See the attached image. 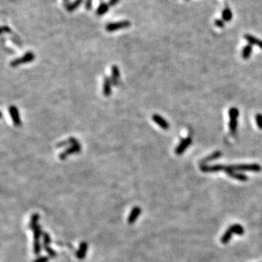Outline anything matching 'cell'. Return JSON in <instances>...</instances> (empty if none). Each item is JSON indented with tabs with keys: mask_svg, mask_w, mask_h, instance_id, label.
<instances>
[{
	"mask_svg": "<svg viewBox=\"0 0 262 262\" xmlns=\"http://www.w3.org/2000/svg\"><path fill=\"white\" fill-rule=\"evenodd\" d=\"M44 250L45 252L48 254V256L50 258H56L57 256V253L53 249L51 248L50 245H43Z\"/></svg>",
	"mask_w": 262,
	"mask_h": 262,
	"instance_id": "d4e9b609",
	"label": "cell"
},
{
	"mask_svg": "<svg viewBox=\"0 0 262 262\" xmlns=\"http://www.w3.org/2000/svg\"><path fill=\"white\" fill-rule=\"evenodd\" d=\"M152 120L155 123L163 130H168L170 128V124L167 121L159 114H154L152 116Z\"/></svg>",
	"mask_w": 262,
	"mask_h": 262,
	"instance_id": "5bb4252c",
	"label": "cell"
},
{
	"mask_svg": "<svg viewBox=\"0 0 262 262\" xmlns=\"http://www.w3.org/2000/svg\"><path fill=\"white\" fill-rule=\"evenodd\" d=\"M232 16H233V15H232V11H231L230 8L226 7V8H225L224 10H223L222 20H223L224 21H230L231 20H232Z\"/></svg>",
	"mask_w": 262,
	"mask_h": 262,
	"instance_id": "7402d4cb",
	"label": "cell"
},
{
	"mask_svg": "<svg viewBox=\"0 0 262 262\" xmlns=\"http://www.w3.org/2000/svg\"><path fill=\"white\" fill-rule=\"evenodd\" d=\"M233 234H234L233 232H232V230L229 228L228 230L224 232V234H223L222 237H221V242L223 243V244H226V243H228L229 242H230L231 238H232V236L233 235Z\"/></svg>",
	"mask_w": 262,
	"mask_h": 262,
	"instance_id": "ffe728a7",
	"label": "cell"
},
{
	"mask_svg": "<svg viewBox=\"0 0 262 262\" xmlns=\"http://www.w3.org/2000/svg\"><path fill=\"white\" fill-rule=\"evenodd\" d=\"M119 2V0H111V1H110V5H111V6H113V5H116V4L118 2Z\"/></svg>",
	"mask_w": 262,
	"mask_h": 262,
	"instance_id": "d6a6232c",
	"label": "cell"
},
{
	"mask_svg": "<svg viewBox=\"0 0 262 262\" xmlns=\"http://www.w3.org/2000/svg\"><path fill=\"white\" fill-rule=\"evenodd\" d=\"M39 214L37 213H34L32 214L30 219V222L29 223V229H30L31 230H33L37 225H39L38 224V221H39Z\"/></svg>",
	"mask_w": 262,
	"mask_h": 262,
	"instance_id": "2e32d148",
	"label": "cell"
},
{
	"mask_svg": "<svg viewBox=\"0 0 262 262\" xmlns=\"http://www.w3.org/2000/svg\"><path fill=\"white\" fill-rule=\"evenodd\" d=\"M52 240L47 232H44L43 235V245H50Z\"/></svg>",
	"mask_w": 262,
	"mask_h": 262,
	"instance_id": "484cf974",
	"label": "cell"
},
{
	"mask_svg": "<svg viewBox=\"0 0 262 262\" xmlns=\"http://www.w3.org/2000/svg\"><path fill=\"white\" fill-rule=\"evenodd\" d=\"M111 78L109 77H104L103 84V94L104 96H109L111 94V86H112Z\"/></svg>",
	"mask_w": 262,
	"mask_h": 262,
	"instance_id": "7c38bea8",
	"label": "cell"
},
{
	"mask_svg": "<svg viewBox=\"0 0 262 262\" xmlns=\"http://www.w3.org/2000/svg\"><path fill=\"white\" fill-rule=\"evenodd\" d=\"M252 49H253L252 45H250V44L245 45V46L243 47V53H242V56H243V59L245 60L248 59L249 57L250 56V55H251V53H252Z\"/></svg>",
	"mask_w": 262,
	"mask_h": 262,
	"instance_id": "44dd1931",
	"label": "cell"
},
{
	"mask_svg": "<svg viewBox=\"0 0 262 262\" xmlns=\"http://www.w3.org/2000/svg\"><path fill=\"white\" fill-rule=\"evenodd\" d=\"M141 208L140 207H133L128 217V223H129V224L131 225L133 224V223L136 221L137 219H138L139 216L141 215Z\"/></svg>",
	"mask_w": 262,
	"mask_h": 262,
	"instance_id": "ba28073f",
	"label": "cell"
},
{
	"mask_svg": "<svg viewBox=\"0 0 262 262\" xmlns=\"http://www.w3.org/2000/svg\"><path fill=\"white\" fill-rule=\"evenodd\" d=\"M87 249H88V244L85 241L81 242L78 250L76 252V257L80 260L85 259L86 253L87 252Z\"/></svg>",
	"mask_w": 262,
	"mask_h": 262,
	"instance_id": "9c48e42d",
	"label": "cell"
},
{
	"mask_svg": "<svg viewBox=\"0 0 262 262\" xmlns=\"http://www.w3.org/2000/svg\"><path fill=\"white\" fill-rule=\"evenodd\" d=\"M9 113H10L11 119L12 120L13 124L16 127H19L21 124V120L20 117L18 109L15 106H11L9 108Z\"/></svg>",
	"mask_w": 262,
	"mask_h": 262,
	"instance_id": "8992f818",
	"label": "cell"
},
{
	"mask_svg": "<svg viewBox=\"0 0 262 262\" xmlns=\"http://www.w3.org/2000/svg\"><path fill=\"white\" fill-rule=\"evenodd\" d=\"M43 248V246L40 243V241H34V243H33V252H34V255H39L41 253Z\"/></svg>",
	"mask_w": 262,
	"mask_h": 262,
	"instance_id": "603a6c76",
	"label": "cell"
},
{
	"mask_svg": "<svg viewBox=\"0 0 262 262\" xmlns=\"http://www.w3.org/2000/svg\"><path fill=\"white\" fill-rule=\"evenodd\" d=\"M230 229L233 232V234H237V235H243L244 234V229L240 224H233L230 226Z\"/></svg>",
	"mask_w": 262,
	"mask_h": 262,
	"instance_id": "d6986e66",
	"label": "cell"
},
{
	"mask_svg": "<svg viewBox=\"0 0 262 262\" xmlns=\"http://www.w3.org/2000/svg\"><path fill=\"white\" fill-rule=\"evenodd\" d=\"M225 172H226L229 176H230L231 178H232V179H236V180L240 181H246L248 180V177H247L246 175L243 173H237V172H236L235 170L231 169L230 166L226 167Z\"/></svg>",
	"mask_w": 262,
	"mask_h": 262,
	"instance_id": "52a82bcc",
	"label": "cell"
},
{
	"mask_svg": "<svg viewBox=\"0 0 262 262\" xmlns=\"http://www.w3.org/2000/svg\"><path fill=\"white\" fill-rule=\"evenodd\" d=\"M226 167L221 165H216L208 166V165H202L201 166V170L204 173H214V172H219L223 170L225 171Z\"/></svg>",
	"mask_w": 262,
	"mask_h": 262,
	"instance_id": "4fadbf2b",
	"label": "cell"
},
{
	"mask_svg": "<svg viewBox=\"0 0 262 262\" xmlns=\"http://www.w3.org/2000/svg\"><path fill=\"white\" fill-rule=\"evenodd\" d=\"M49 260H50V257H49V256H42L36 258V259H34L33 262H48Z\"/></svg>",
	"mask_w": 262,
	"mask_h": 262,
	"instance_id": "83f0119b",
	"label": "cell"
},
{
	"mask_svg": "<svg viewBox=\"0 0 262 262\" xmlns=\"http://www.w3.org/2000/svg\"><path fill=\"white\" fill-rule=\"evenodd\" d=\"M108 10V5L106 4H100V5L98 7V10H97V14L101 15L104 13H106V11Z\"/></svg>",
	"mask_w": 262,
	"mask_h": 262,
	"instance_id": "4316f807",
	"label": "cell"
},
{
	"mask_svg": "<svg viewBox=\"0 0 262 262\" xmlns=\"http://www.w3.org/2000/svg\"><path fill=\"white\" fill-rule=\"evenodd\" d=\"M229 114H230V129L231 133L232 134L235 133L237 128V117L239 116V111L237 108H231L229 111Z\"/></svg>",
	"mask_w": 262,
	"mask_h": 262,
	"instance_id": "277c9868",
	"label": "cell"
},
{
	"mask_svg": "<svg viewBox=\"0 0 262 262\" xmlns=\"http://www.w3.org/2000/svg\"><path fill=\"white\" fill-rule=\"evenodd\" d=\"M231 169L235 171H251L260 172L261 170V167L259 164H241L237 165L230 166Z\"/></svg>",
	"mask_w": 262,
	"mask_h": 262,
	"instance_id": "7a4b0ae2",
	"label": "cell"
},
{
	"mask_svg": "<svg viewBox=\"0 0 262 262\" xmlns=\"http://www.w3.org/2000/svg\"><path fill=\"white\" fill-rule=\"evenodd\" d=\"M66 1H68V0H66Z\"/></svg>",
	"mask_w": 262,
	"mask_h": 262,
	"instance_id": "836d02e7",
	"label": "cell"
},
{
	"mask_svg": "<svg viewBox=\"0 0 262 262\" xmlns=\"http://www.w3.org/2000/svg\"><path fill=\"white\" fill-rule=\"evenodd\" d=\"M33 231V238H34V241H40L41 237H43V230L40 225H37Z\"/></svg>",
	"mask_w": 262,
	"mask_h": 262,
	"instance_id": "ac0fdd59",
	"label": "cell"
},
{
	"mask_svg": "<svg viewBox=\"0 0 262 262\" xmlns=\"http://www.w3.org/2000/svg\"><path fill=\"white\" fill-rule=\"evenodd\" d=\"M82 146L80 142L77 143V144H73L65 149L63 152H61L59 155V159L61 160H65L69 155H75V154H79L81 151Z\"/></svg>",
	"mask_w": 262,
	"mask_h": 262,
	"instance_id": "3957f363",
	"label": "cell"
},
{
	"mask_svg": "<svg viewBox=\"0 0 262 262\" xmlns=\"http://www.w3.org/2000/svg\"><path fill=\"white\" fill-rule=\"evenodd\" d=\"M191 144H192L191 138H184V140H183L179 144V146H177L176 149H175V153H176V155H182V154L185 151V150L187 149Z\"/></svg>",
	"mask_w": 262,
	"mask_h": 262,
	"instance_id": "8fae6325",
	"label": "cell"
},
{
	"mask_svg": "<svg viewBox=\"0 0 262 262\" xmlns=\"http://www.w3.org/2000/svg\"><path fill=\"white\" fill-rule=\"evenodd\" d=\"M34 59H35V55L32 51H28V52L26 53L24 56L21 57V58H15V59L12 60L10 62V65L11 67H17L18 66L21 65V64L31 63Z\"/></svg>",
	"mask_w": 262,
	"mask_h": 262,
	"instance_id": "6da1fadb",
	"label": "cell"
},
{
	"mask_svg": "<svg viewBox=\"0 0 262 262\" xmlns=\"http://www.w3.org/2000/svg\"><path fill=\"white\" fill-rule=\"evenodd\" d=\"M78 140L77 138H74V137H71V138H68L67 140L66 141H63L58 143V144L56 145V147L58 148H62L64 147V146H70L71 145H73V144H77V143H78Z\"/></svg>",
	"mask_w": 262,
	"mask_h": 262,
	"instance_id": "e0dca14e",
	"label": "cell"
},
{
	"mask_svg": "<svg viewBox=\"0 0 262 262\" xmlns=\"http://www.w3.org/2000/svg\"><path fill=\"white\" fill-rule=\"evenodd\" d=\"M215 24L219 28H222L224 26V21L221 19H217L215 21Z\"/></svg>",
	"mask_w": 262,
	"mask_h": 262,
	"instance_id": "4dcf8cb0",
	"label": "cell"
},
{
	"mask_svg": "<svg viewBox=\"0 0 262 262\" xmlns=\"http://www.w3.org/2000/svg\"><path fill=\"white\" fill-rule=\"evenodd\" d=\"M221 155H222V153H221V151H215V152L213 153L212 155H210V156L207 157L204 160H203V162L206 163V162H210V161L214 160V159H219V157L221 156Z\"/></svg>",
	"mask_w": 262,
	"mask_h": 262,
	"instance_id": "cb8c5ba5",
	"label": "cell"
},
{
	"mask_svg": "<svg viewBox=\"0 0 262 262\" xmlns=\"http://www.w3.org/2000/svg\"><path fill=\"white\" fill-rule=\"evenodd\" d=\"M130 26H131V22L128 21H124L117 22V23H109V24L106 25V29L107 32H112L121 29L128 28Z\"/></svg>",
	"mask_w": 262,
	"mask_h": 262,
	"instance_id": "5b68a950",
	"label": "cell"
},
{
	"mask_svg": "<svg viewBox=\"0 0 262 262\" xmlns=\"http://www.w3.org/2000/svg\"><path fill=\"white\" fill-rule=\"evenodd\" d=\"M2 33L5 32V33H10L11 30L10 29V28H8L7 26H3L2 28Z\"/></svg>",
	"mask_w": 262,
	"mask_h": 262,
	"instance_id": "1f68e13d",
	"label": "cell"
},
{
	"mask_svg": "<svg viewBox=\"0 0 262 262\" xmlns=\"http://www.w3.org/2000/svg\"><path fill=\"white\" fill-rule=\"evenodd\" d=\"M256 121L259 129L262 130V114H258L256 115Z\"/></svg>",
	"mask_w": 262,
	"mask_h": 262,
	"instance_id": "f1b7e54d",
	"label": "cell"
},
{
	"mask_svg": "<svg viewBox=\"0 0 262 262\" xmlns=\"http://www.w3.org/2000/svg\"><path fill=\"white\" fill-rule=\"evenodd\" d=\"M112 85L114 86L119 85L120 84V72L119 67L116 65H113L111 66V77Z\"/></svg>",
	"mask_w": 262,
	"mask_h": 262,
	"instance_id": "30bf717a",
	"label": "cell"
},
{
	"mask_svg": "<svg viewBox=\"0 0 262 262\" xmlns=\"http://www.w3.org/2000/svg\"><path fill=\"white\" fill-rule=\"evenodd\" d=\"M82 2H83V0H77L76 2H74L73 3L72 5H71L69 7V8H68V10H70V11H71V10H74V9L76 8V7H78V5H80V3Z\"/></svg>",
	"mask_w": 262,
	"mask_h": 262,
	"instance_id": "f546056e",
	"label": "cell"
},
{
	"mask_svg": "<svg viewBox=\"0 0 262 262\" xmlns=\"http://www.w3.org/2000/svg\"><path fill=\"white\" fill-rule=\"evenodd\" d=\"M245 39L248 42V43L251 45H258L259 48L262 50V40L256 38L255 36L250 35V34H246L245 36Z\"/></svg>",
	"mask_w": 262,
	"mask_h": 262,
	"instance_id": "9a60e30c",
	"label": "cell"
}]
</instances>
